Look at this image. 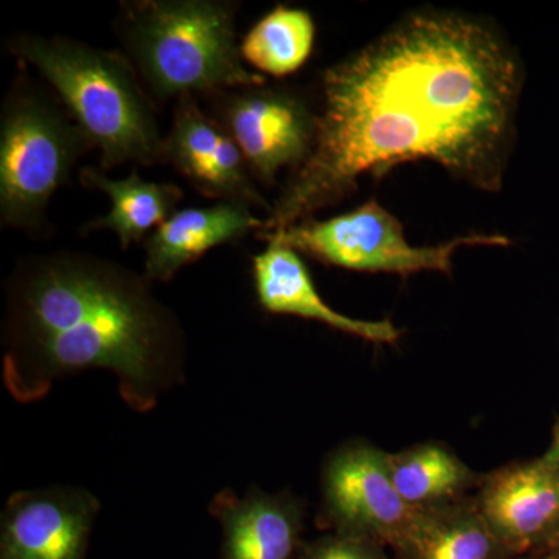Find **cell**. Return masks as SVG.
I'll use <instances>...</instances> for the list:
<instances>
[{
    "label": "cell",
    "instance_id": "1",
    "mask_svg": "<svg viewBox=\"0 0 559 559\" xmlns=\"http://www.w3.org/2000/svg\"><path fill=\"white\" fill-rule=\"evenodd\" d=\"M524 87L518 50L489 21L419 10L320 80L314 146L264 227L314 218L396 165L429 160L474 189L502 190Z\"/></svg>",
    "mask_w": 559,
    "mask_h": 559
},
{
    "label": "cell",
    "instance_id": "2",
    "mask_svg": "<svg viewBox=\"0 0 559 559\" xmlns=\"http://www.w3.org/2000/svg\"><path fill=\"white\" fill-rule=\"evenodd\" d=\"M2 378L22 404L90 370L116 377L121 400L148 414L186 380V334L145 275L75 250L33 253L5 283Z\"/></svg>",
    "mask_w": 559,
    "mask_h": 559
},
{
    "label": "cell",
    "instance_id": "3",
    "mask_svg": "<svg viewBox=\"0 0 559 559\" xmlns=\"http://www.w3.org/2000/svg\"><path fill=\"white\" fill-rule=\"evenodd\" d=\"M7 50L51 87L100 156V170L117 165L165 164L156 102L123 51L98 49L68 36L16 33Z\"/></svg>",
    "mask_w": 559,
    "mask_h": 559
},
{
    "label": "cell",
    "instance_id": "4",
    "mask_svg": "<svg viewBox=\"0 0 559 559\" xmlns=\"http://www.w3.org/2000/svg\"><path fill=\"white\" fill-rule=\"evenodd\" d=\"M234 0H123L114 31L154 102L267 83L242 60Z\"/></svg>",
    "mask_w": 559,
    "mask_h": 559
},
{
    "label": "cell",
    "instance_id": "5",
    "mask_svg": "<svg viewBox=\"0 0 559 559\" xmlns=\"http://www.w3.org/2000/svg\"><path fill=\"white\" fill-rule=\"evenodd\" d=\"M92 145L64 106L21 73L0 110V221L32 237L50 231L47 209Z\"/></svg>",
    "mask_w": 559,
    "mask_h": 559
},
{
    "label": "cell",
    "instance_id": "6",
    "mask_svg": "<svg viewBox=\"0 0 559 559\" xmlns=\"http://www.w3.org/2000/svg\"><path fill=\"white\" fill-rule=\"evenodd\" d=\"M263 241H278L325 266L370 274L411 277L419 272L452 274V259L465 246L506 248L503 235H463L443 245L415 248L404 237L395 215L377 201L329 219H305L286 229L257 235Z\"/></svg>",
    "mask_w": 559,
    "mask_h": 559
},
{
    "label": "cell",
    "instance_id": "7",
    "mask_svg": "<svg viewBox=\"0 0 559 559\" xmlns=\"http://www.w3.org/2000/svg\"><path fill=\"white\" fill-rule=\"evenodd\" d=\"M389 469V452L366 440L331 451L320 471V507L316 525L326 533L352 536L390 549L414 520Z\"/></svg>",
    "mask_w": 559,
    "mask_h": 559
},
{
    "label": "cell",
    "instance_id": "8",
    "mask_svg": "<svg viewBox=\"0 0 559 559\" xmlns=\"http://www.w3.org/2000/svg\"><path fill=\"white\" fill-rule=\"evenodd\" d=\"M213 119L237 143L253 179L274 186L278 173L299 170L310 157L318 116L300 95L270 84L210 97Z\"/></svg>",
    "mask_w": 559,
    "mask_h": 559
},
{
    "label": "cell",
    "instance_id": "9",
    "mask_svg": "<svg viewBox=\"0 0 559 559\" xmlns=\"http://www.w3.org/2000/svg\"><path fill=\"white\" fill-rule=\"evenodd\" d=\"M477 509L511 557H544L559 540V468L543 457L484 474Z\"/></svg>",
    "mask_w": 559,
    "mask_h": 559
},
{
    "label": "cell",
    "instance_id": "10",
    "mask_svg": "<svg viewBox=\"0 0 559 559\" xmlns=\"http://www.w3.org/2000/svg\"><path fill=\"white\" fill-rule=\"evenodd\" d=\"M98 513L97 496L72 485L13 492L0 520V559H86Z\"/></svg>",
    "mask_w": 559,
    "mask_h": 559
},
{
    "label": "cell",
    "instance_id": "11",
    "mask_svg": "<svg viewBox=\"0 0 559 559\" xmlns=\"http://www.w3.org/2000/svg\"><path fill=\"white\" fill-rule=\"evenodd\" d=\"M164 160L202 197L272 212L237 143L191 95L176 100L170 132L164 139Z\"/></svg>",
    "mask_w": 559,
    "mask_h": 559
},
{
    "label": "cell",
    "instance_id": "12",
    "mask_svg": "<svg viewBox=\"0 0 559 559\" xmlns=\"http://www.w3.org/2000/svg\"><path fill=\"white\" fill-rule=\"evenodd\" d=\"M209 513L223 530L219 559L299 558L307 503L294 492L250 487L240 498L234 489H221Z\"/></svg>",
    "mask_w": 559,
    "mask_h": 559
},
{
    "label": "cell",
    "instance_id": "13",
    "mask_svg": "<svg viewBox=\"0 0 559 559\" xmlns=\"http://www.w3.org/2000/svg\"><path fill=\"white\" fill-rule=\"evenodd\" d=\"M257 301L270 314L293 316L322 323L330 329L374 345H395L401 330L390 320H360L334 310L316 288L310 270L297 250L278 241L252 259Z\"/></svg>",
    "mask_w": 559,
    "mask_h": 559
},
{
    "label": "cell",
    "instance_id": "14",
    "mask_svg": "<svg viewBox=\"0 0 559 559\" xmlns=\"http://www.w3.org/2000/svg\"><path fill=\"white\" fill-rule=\"evenodd\" d=\"M241 202H215L207 207L178 209L143 241L145 277L151 283H168L183 267L202 259L210 250L234 245L264 227Z\"/></svg>",
    "mask_w": 559,
    "mask_h": 559
},
{
    "label": "cell",
    "instance_id": "15",
    "mask_svg": "<svg viewBox=\"0 0 559 559\" xmlns=\"http://www.w3.org/2000/svg\"><path fill=\"white\" fill-rule=\"evenodd\" d=\"M392 559H513L496 539L474 496L417 510L414 520L390 547Z\"/></svg>",
    "mask_w": 559,
    "mask_h": 559
},
{
    "label": "cell",
    "instance_id": "16",
    "mask_svg": "<svg viewBox=\"0 0 559 559\" xmlns=\"http://www.w3.org/2000/svg\"><path fill=\"white\" fill-rule=\"evenodd\" d=\"M80 182L86 189L102 191L110 200L109 213L81 227L83 234L109 230L119 238L121 249L145 241L151 231L165 223L182 201L183 193L175 183L153 182L132 170L127 178L112 179L100 168L84 167Z\"/></svg>",
    "mask_w": 559,
    "mask_h": 559
},
{
    "label": "cell",
    "instance_id": "17",
    "mask_svg": "<svg viewBox=\"0 0 559 559\" xmlns=\"http://www.w3.org/2000/svg\"><path fill=\"white\" fill-rule=\"evenodd\" d=\"M389 469L401 498L412 509H439L469 498L481 476L447 444L426 441L389 454Z\"/></svg>",
    "mask_w": 559,
    "mask_h": 559
},
{
    "label": "cell",
    "instance_id": "18",
    "mask_svg": "<svg viewBox=\"0 0 559 559\" xmlns=\"http://www.w3.org/2000/svg\"><path fill=\"white\" fill-rule=\"evenodd\" d=\"M314 17L299 7L275 5L240 43L242 60L261 75L283 79L299 72L314 50Z\"/></svg>",
    "mask_w": 559,
    "mask_h": 559
},
{
    "label": "cell",
    "instance_id": "19",
    "mask_svg": "<svg viewBox=\"0 0 559 559\" xmlns=\"http://www.w3.org/2000/svg\"><path fill=\"white\" fill-rule=\"evenodd\" d=\"M297 559H392L385 547L352 536L325 533L301 546Z\"/></svg>",
    "mask_w": 559,
    "mask_h": 559
},
{
    "label": "cell",
    "instance_id": "20",
    "mask_svg": "<svg viewBox=\"0 0 559 559\" xmlns=\"http://www.w3.org/2000/svg\"><path fill=\"white\" fill-rule=\"evenodd\" d=\"M543 459L550 463V465L558 466L559 468V418L557 425L554 426L549 450L546 451Z\"/></svg>",
    "mask_w": 559,
    "mask_h": 559
},
{
    "label": "cell",
    "instance_id": "21",
    "mask_svg": "<svg viewBox=\"0 0 559 559\" xmlns=\"http://www.w3.org/2000/svg\"><path fill=\"white\" fill-rule=\"evenodd\" d=\"M544 557H549L550 559H559V540L555 544L554 549L549 551V554L544 555Z\"/></svg>",
    "mask_w": 559,
    "mask_h": 559
},
{
    "label": "cell",
    "instance_id": "22",
    "mask_svg": "<svg viewBox=\"0 0 559 559\" xmlns=\"http://www.w3.org/2000/svg\"><path fill=\"white\" fill-rule=\"evenodd\" d=\"M513 559H550L549 557H518Z\"/></svg>",
    "mask_w": 559,
    "mask_h": 559
}]
</instances>
